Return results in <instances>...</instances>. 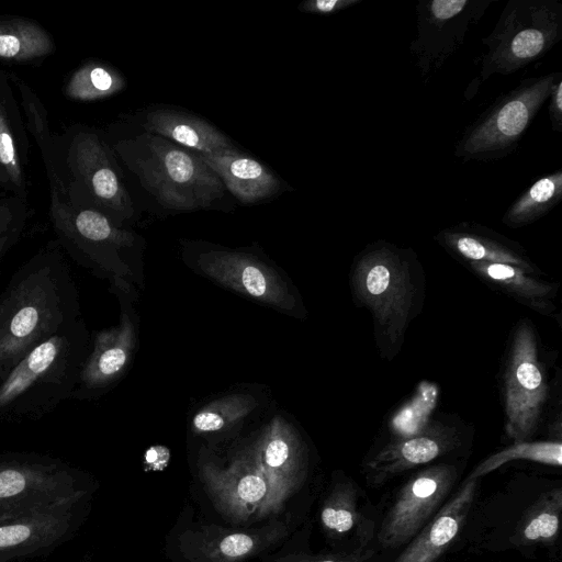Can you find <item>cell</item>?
Instances as JSON below:
<instances>
[{"label": "cell", "instance_id": "3957f363", "mask_svg": "<svg viewBox=\"0 0 562 562\" xmlns=\"http://www.w3.org/2000/svg\"><path fill=\"white\" fill-rule=\"evenodd\" d=\"M114 149L165 209H205L224 194V184L198 153L161 136L144 132L116 142Z\"/></svg>", "mask_w": 562, "mask_h": 562}, {"label": "cell", "instance_id": "f546056e", "mask_svg": "<svg viewBox=\"0 0 562 562\" xmlns=\"http://www.w3.org/2000/svg\"><path fill=\"white\" fill-rule=\"evenodd\" d=\"M269 538H276V532L268 535L250 532L227 533L206 546L205 561L239 562L267 544Z\"/></svg>", "mask_w": 562, "mask_h": 562}, {"label": "cell", "instance_id": "277c9868", "mask_svg": "<svg viewBox=\"0 0 562 562\" xmlns=\"http://www.w3.org/2000/svg\"><path fill=\"white\" fill-rule=\"evenodd\" d=\"M562 40V3L558 0H509L492 32L482 40L483 81L510 75L542 58Z\"/></svg>", "mask_w": 562, "mask_h": 562}, {"label": "cell", "instance_id": "f1b7e54d", "mask_svg": "<svg viewBox=\"0 0 562 562\" xmlns=\"http://www.w3.org/2000/svg\"><path fill=\"white\" fill-rule=\"evenodd\" d=\"M561 453L562 446L559 441L517 442L488 457L474 469L469 479H477L508 461L519 459L560 467Z\"/></svg>", "mask_w": 562, "mask_h": 562}, {"label": "cell", "instance_id": "74e56055", "mask_svg": "<svg viewBox=\"0 0 562 562\" xmlns=\"http://www.w3.org/2000/svg\"><path fill=\"white\" fill-rule=\"evenodd\" d=\"M21 233H11L0 237V265L7 251L19 240Z\"/></svg>", "mask_w": 562, "mask_h": 562}, {"label": "cell", "instance_id": "83f0119b", "mask_svg": "<svg viewBox=\"0 0 562 562\" xmlns=\"http://www.w3.org/2000/svg\"><path fill=\"white\" fill-rule=\"evenodd\" d=\"M470 267L480 276L499 285L509 294L518 295L528 302L540 303L538 299L544 297L550 288L538 281L526 277L524 272H528L517 266L487 262V261H470Z\"/></svg>", "mask_w": 562, "mask_h": 562}, {"label": "cell", "instance_id": "d4e9b609", "mask_svg": "<svg viewBox=\"0 0 562 562\" xmlns=\"http://www.w3.org/2000/svg\"><path fill=\"white\" fill-rule=\"evenodd\" d=\"M562 199V170L542 175L505 211L502 222L512 228L529 225L559 204Z\"/></svg>", "mask_w": 562, "mask_h": 562}, {"label": "cell", "instance_id": "f35d334b", "mask_svg": "<svg viewBox=\"0 0 562 562\" xmlns=\"http://www.w3.org/2000/svg\"><path fill=\"white\" fill-rule=\"evenodd\" d=\"M317 562H342V561H338V560H334V559H326V560H321Z\"/></svg>", "mask_w": 562, "mask_h": 562}, {"label": "cell", "instance_id": "4fadbf2b", "mask_svg": "<svg viewBox=\"0 0 562 562\" xmlns=\"http://www.w3.org/2000/svg\"><path fill=\"white\" fill-rule=\"evenodd\" d=\"M456 476L454 469L448 465L429 468L413 476L382 522L381 544L398 547L412 539L445 499Z\"/></svg>", "mask_w": 562, "mask_h": 562}, {"label": "cell", "instance_id": "1f68e13d", "mask_svg": "<svg viewBox=\"0 0 562 562\" xmlns=\"http://www.w3.org/2000/svg\"><path fill=\"white\" fill-rule=\"evenodd\" d=\"M561 494L547 503L528 519L522 529V537L528 541L552 540L559 532Z\"/></svg>", "mask_w": 562, "mask_h": 562}, {"label": "cell", "instance_id": "8992f818", "mask_svg": "<svg viewBox=\"0 0 562 562\" xmlns=\"http://www.w3.org/2000/svg\"><path fill=\"white\" fill-rule=\"evenodd\" d=\"M82 474L38 453L0 456V524L88 497Z\"/></svg>", "mask_w": 562, "mask_h": 562}, {"label": "cell", "instance_id": "5bb4252c", "mask_svg": "<svg viewBox=\"0 0 562 562\" xmlns=\"http://www.w3.org/2000/svg\"><path fill=\"white\" fill-rule=\"evenodd\" d=\"M26 124L13 85L5 71H0V188L26 201V166L29 159Z\"/></svg>", "mask_w": 562, "mask_h": 562}, {"label": "cell", "instance_id": "4dcf8cb0", "mask_svg": "<svg viewBox=\"0 0 562 562\" xmlns=\"http://www.w3.org/2000/svg\"><path fill=\"white\" fill-rule=\"evenodd\" d=\"M324 527L337 535L350 531L357 521V510L351 492L342 488L330 495L322 510Z\"/></svg>", "mask_w": 562, "mask_h": 562}, {"label": "cell", "instance_id": "836d02e7", "mask_svg": "<svg viewBox=\"0 0 562 562\" xmlns=\"http://www.w3.org/2000/svg\"><path fill=\"white\" fill-rule=\"evenodd\" d=\"M26 218V201L16 196L0 199V237L11 233H22Z\"/></svg>", "mask_w": 562, "mask_h": 562}, {"label": "cell", "instance_id": "7402d4cb", "mask_svg": "<svg viewBox=\"0 0 562 562\" xmlns=\"http://www.w3.org/2000/svg\"><path fill=\"white\" fill-rule=\"evenodd\" d=\"M10 81L20 93L21 106L26 115V128L34 136L41 149L46 171L52 184L60 198L66 200L70 180L67 160L61 158L48 127L47 112L37 95L15 74L8 72Z\"/></svg>", "mask_w": 562, "mask_h": 562}, {"label": "cell", "instance_id": "5b68a950", "mask_svg": "<svg viewBox=\"0 0 562 562\" xmlns=\"http://www.w3.org/2000/svg\"><path fill=\"white\" fill-rule=\"evenodd\" d=\"M561 79V71L526 78L499 95L464 130L454 148L456 157L464 161H494L514 153Z\"/></svg>", "mask_w": 562, "mask_h": 562}, {"label": "cell", "instance_id": "9a60e30c", "mask_svg": "<svg viewBox=\"0 0 562 562\" xmlns=\"http://www.w3.org/2000/svg\"><path fill=\"white\" fill-rule=\"evenodd\" d=\"M115 328L95 334L70 400H90L109 386L125 368L131 351L128 318Z\"/></svg>", "mask_w": 562, "mask_h": 562}, {"label": "cell", "instance_id": "d590c367", "mask_svg": "<svg viewBox=\"0 0 562 562\" xmlns=\"http://www.w3.org/2000/svg\"><path fill=\"white\" fill-rule=\"evenodd\" d=\"M548 114L551 123V128L557 132H562V79L559 80L551 90L549 95Z\"/></svg>", "mask_w": 562, "mask_h": 562}, {"label": "cell", "instance_id": "d6986e66", "mask_svg": "<svg viewBox=\"0 0 562 562\" xmlns=\"http://www.w3.org/2000/svg\"><path fill=\"white\" fill-rule=\"evenodd\" d=\"M475 487L476 479H468L458 494L441 507L394 562H435L458 535L472 504Z\"/></svg>", "mask_w": 562, "mask_h": 562}, {"label": "cell", "instance_id": "ac0fdd59", "mask_svg": "<svg viewBox=\"0 0 562 562\" xmlns=\"http://www.w3.org/2000/svg\"><path fill=\"white\" fill-rule=\"evenodd\" d=\"M224 187L241 203H255L274 195L279 179L259 161L235 149L198 153Z\"/></svg>", "mask_w": 562, "mask_h": 562}, {"label": "cell", "instance_id": "6da1fadb", "mask_svg": "<svg viewBox=\"0 0 562 562\" xmlns=\"http://www.w3.org/2000/svg\"><path fill=\"white\" fill-rule=\"evenodd\" d=\"M78 318L72 272L58 246L47 245L12 274L0 294V380Z\"/></svg>", "mask_w": 562, "mask_h": 562}, {"label": "cell", "instance_id": "484cf974", "mask_svg": "<svg viewBox=\"0 0 562 562\" xmlns=\"http://www.w3.org/2000/svg\"><path fill=\"white\" fill-rule=\"evenodd\" d=\"M442 449L441 440L430 436H418L404 440L381 452L370 463L371 480L376 484L382 483L392 475L434 460Z\"/></svg>", "mask_w": 562, "mask_h": 562}, {"label": "cell", "instance_id": "7c38bea8", "mask_svg": "<svg viewBox=\"0 0 562 562\" xmlns=\"http://www.w3.org/2000/svg\"><path fill=\"white\" fill-rule=\"evenodd\" d=\"M411 249H401L380 240L366 247L358 259L357 272L360 294L370 303L379 321L393 319L392 324L406 319V272L413 263Z\"/></svg>", "mask_w": 562, "mask_h": 562}, {"label": "cell", "instance_id": "44dd1931", "mask_svg": "<svg viewBox=\"0 0 562 562\" xmlns=\"http://www.w3.org/2000/svg\"><path fill=\"white\" fill-rule=\"evenodd\" d=\"M145 131L181 147L202 154L234 149L229 139L210 123L173 110H156L146 115Z\"/></svg>", "mask_w": 562, "mask_h": 562}, {"label": "cell", "instance_id": "8fae6325", "mask_svg": "<svg viewBox=\"0 0 562 562\" xmlns=\"http://www.w3.org/2000/svg\"><path fill=\"white\" fill-rule=\"evenodd\" d=\"M88 497L0 524V562L45 557L78 531Z\"/></svg>", "mask_w": 562, "mask_h": 562}, {"label": "cell", "instance_id": "4316f807", "mask_svg": "<svg viewBox=\"0 0 562 562\" xmlns=\"http://www.w3.org/2000/svg\"><path fill=\"white\" fill-rule=\"evenodd\" d=\"M125 87L122 75L111 66L90 60L76 69L65 85L67 98L93 101L111 97Z\"/></svg>", "mask_w": 562, "mask_h": 562}, {"label": "cell", "instance_id": "30bf717a", "mask_svg": "<svg viewBox=\"0 0 562 562\" xmlns=\"http://www.w3.org/2000/svg\"><path fill=\"white\" fill-rule=\"evenodd\" d=\"M547 393L533 331L524 326L516 334L505 373L506 430L516 443L535 432Z\"/></svg>", "mask_w": 562, "mask_h": 562}, {"label": "cell", "instance_id": "ffe728a7", "mask_svg": "<svg viewBox=\"0 0 562 562\" xmlns=\"http://www.w3.org/2000/svg\"><path fill=\"white\" fill-rule=\"evenodd\" d=\"M207 488L227 514L245 518L261 508L268 495L267 481L257 465L238 463L226 471L204 473Z\"/></svg>", "mask_w": 562, "mask_h": 562}, {"label": "cell", "instance_id": "d6a6232c", "mask_svg": "<svg viewBox=\"0 0 562 562\" xmlns=\"http://www.w3.org/2000/svg\"><path fill=\"white\" fill-rule=\"evenodd\" d=\"M244 408L240 400L214 403L194 416L193 427L200 432L216 431L240 416Z\"/></svg>", "mask_w": 562, "mask_h": 562}, {"label": "cell", "instance_id": "9c48e42d", "mask_svg": "<svg viewBox=\"0 0 562 562\" xmlns=\"http://www.w3.org/2000/svg\"><path fill=\"white\" fill-rule=\"evenodd\" d=\"M50 217L55 232L67 252L88 268H109L121 247L131 244L130 233L119 228L101 211L75 206L52 190Z\"/></svg>", "mask_w": 562, "mask_h": 562}, {"label": "cell", "instance_id": "7a4b0ae2", "mask_svg": "<svg viewBox=\"0 0 562 562\" xmlns=\"http://www.w3.org/2000/svg\"><path fill=\"white\" fill-rule=\"evenodd\" d=\"M80 317L30 351L0 380V420H34L70 400L90 350Z\"/></svg>", "mask_w": 562, "mask_h": 562}, {"label": "cell", "instance_id": "8d00e7d4", "mask_svg": "<svg viewBox=\"0 0 562 562\" xmlns=\"http://www.w3.org/2000/svg\"><path fill=\"white\" fill-rule=\"evenodd\" d=\"M145 460L153 469H162L169 460V451L165 447H151L146 452Z\"/></svg>", "mask_w": 562, "mask_h": 562}, {"label": "cell", "instance_id": "e0dca14e", "mask_svg": "<svg viewBox=\"0 0 562 562\" xmlns=\"http://www.w3.org/2000/svg\"><path fill=\"white\" fill-rule=\"evenodd\" d=\"M258 468L268 484L261 515L277 510L299 483L301 461L294 438L284 429L273 427L265 437L257 457Z\"/></svg>", "mask_w": 562, "mask_h": 562}, {"label": "cell", "instance_id": "e575fe53", "mask_svg": "<svg viewBox=\"0 0 562 562\" xmlns=\"http://www.w3.org/2000/svg\"><path fill=\"white\" fill-rule=\"evenodd\" d=\"M362 0H307L299 7L300 11L314 14H335L350 7L357 5Z\"/></svg>", "mask_w": 562, "mask_h": 562}, {"label": "cell", "instance_id": "ba28073f", "mask_svg": "<svg viewBox=\"0 0 562 562\" xmlns=\"http://www.w3.org/2000/svg\"><path fill=\"white\" fill-rule=\"evenodd\" d=\"M67 164L70 180L65 201L83 192L92 207L113 222L133 214V202L120 180L114 157L97 133L78 131L72 135L67 149Z\"/></svg>", "mask_w": 562, "mask_h": 562}, {"label": "cell", "instance_id": "2e32d148", "mask_svg": "<svg viewBox=\"0 0 562 562\" xmlns=\"http://www.w3.org/2000/svg\"><path fill=\"white\" fill-rule=\"evenodd\" d=\"M436 239L449 251L469 261L507 263L533 271L518 243L479 223L461 222L439 232Z\"/></svg>", "mask_w": 562, "mask_h": 562}, {"label": "cell", "instance_id": "cb8c5ba5", "mask_svg": "<svg viewBox=\"0 0 562 562\" xmlns=\"http://www.w3.org/2000/svg\"><path fill=\"white\" fill-rule=\"evenodd\" d=\"M55 48L52 35L36 21L0 15V63H35L53 54Z\"/></svg>", "mask_w": 562, "mask_h": 562}, {"label": "cell", "instance_id": "603a6c76", "mask_svg": "<svg viewBox=\"0 0 562 562\" xmlns=\"http://www.w3.org/2000/svg\"><path fill=\"white\" fill-rule=\"evenodd\" d=\"M204 269L217 279L254 297L278 302L280 292L268 269L244 255L212 252L205 256Z\"/></svg>", "mask_w": 562, "mask_h": 562}, {"label": "cell", "instance_id": "52a82bcc", "mask_svg": "<svg viewBox=\"0 0 562 562\" xmlns=\"http://www.w3.org/2000/svg\"><path fill=\"white\" fill-rule=\"evenodd\" d=\"M492 4L490 0H419L416 37L409 44L415 66L425 82L464 44Z\"/></svg>", "mask_w": 562, "mask_h": 562}]
</instances>
